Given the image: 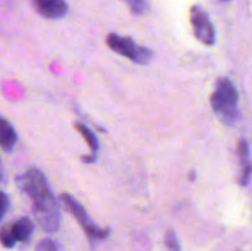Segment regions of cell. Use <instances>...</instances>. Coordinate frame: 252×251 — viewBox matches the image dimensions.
Instances as JSON below:
<instances>
[{"instance_id": "1", "label": "cell", "mask_w": 252, "mask_h": 251, "mask_svg": "<svg viewBox=\"0 0 252 251\" xmlns=\"http://www.w3.org/2000/svg\"><path fill=\"white\" fill-rule=\"evenodd\" d=\"M16 184L31 199L32 212L41 228L48 233L56 231L61 223V212L43 172L32 167L17 177Z\"/></svg>"}, {"instance_id": "2", "label": "cell", "mask_w": 252, "mask_h": 251, "mask_svg": "<svg viewBox=\"0 0 252 251\" xmlns=\"http://www.w3.org/2000/svg\"><path fill=\"white\" fill-rule=\"evenodd\" d=\"M211 106L213 112L221 123L234 126L240 118L239 93L235 85L228 78H219L211 96Z\"/></svg>"}, {"instance_id": "3", "label": "cell", "mask_w": 252, "mask_h": 251, "mask_svg": "<svg viewBox=\"0 0 252 251\" xmlns=\"http://www.w3.org/2000/svg\"><path fill=\"white\" fill-rule=\"evenodd\" d=\"M106 43L113 52L129 59L133 63L140 64V65L150 63V61L154 57V54L149 48L139 46L129 37L120 36L117 33L108 34L107 38H106Z\"/></svg>"}, {"instance_id": "4", "label": "cell", "mask_w": 252, "mask_h": 251, "mask_svg": "<svg viewBox=\"0 0 252 251\" xmlns=\"http://www.w3.org/2000/svg\"><path fill=\"white\" fill-rule=\"evenodd\" d=\"M189 19L196 38L206 46H213L216 43V30L206 10L198 5L192 6Z\"/></svg>"}, {"instance_id": "5", "label": "cell", "mask_w": 252, "mask_h": 251, "mask_svg": "<svg viewBox=\"0 0 252 251\" xmlns=\"http://www.w3.org/2000/svg\"><path fill=\"white\" fill-rule=\"evenodd\" d=\"M61 199L63 201L64 206L73 213V216L75 217L76 220H78L79 224L83 226V229L86 231V234H88L89 236L95 239H103L105 236H107L108 230L96 226L95 224L90 220V218H89L88 213H86V211L84 209V207L81 206L71 194L62 193Z\"/></svg>"}, {"instance_id": "6", "label": "cell", "mask_w": 252, "mask_h": 251, "mask_svg": "<svg viewBox=\"0 0 252 251\" xmlns=\"http://www.w3.org/2000/svg\"><path fill=\"white\" fill-rule=\"evenodd\" d=\"M239 155V184L240 186H248L251 177V157L250 145L245 138H241L238 143Z\"/></svg>"}, {"instance_id": "7", "label": "cell", "mask_w": 252, "mask_h": 251, "mask_svg": "<svg viewBox=\"0 0 252 251\" xmlns=\"http://www.w3.org/2000/svg\"><path fill=\"white\" fill-rule=\"evenodd\" d=\"M37 11L46 19H61L68 12L65 0H33Z\"/></svg>"}, {"instance_id": "8", "label": "cell", "mask_w": 252, "mask_h": 251, "mask_svg": "<svg viewBox=\"0 0 252 251\" xmlns=\"http://www.w3.org/2000/svg\"><path fill=\"white\" fill-rule=\"evenodd\" d=\"M7 229H9L15 243H17V241L22 243V241L29 240L30 236H31L32 231H33V223L29 217H22V218L14 221L11 225L7 226Z\"/></svg>"}, {"instance_id": "9", "label": "cell", "mask_w": 252, "mask_h": 251, "mask_svg": "<svg viewBox=\"0 0 252 251\" xmlns=\"http://www.w3.org/2000/svg\"><path fill=\"white\" fill-rule=\"evenodd\" d=\"M17 140L16 132H15L14 127L10 125V122L5 118L0 116V147L5 150L9 152L14 148L15 143Z\"/></svg>"}, {"instance_id": "10", "label": "cell", "mask_w": 252, "mask_h": 251, "mask_svg": "<svg viewBox=\"0 0 252 251\" xmlns=\"http://www.w3.org/2000/svg\"><path fill=\"white\" fill-rule=\"evenodd\" d=\"M74 127H75V129L83 135L84 140H85L86 144L89 145V148H90V150L93 152V154H96L98 148H100V144H98V139L95 135V133H94L88 126H85L84 123H80V122H76Z\"/></svg>"}, {"instance_id": "11", "label": "cell", "mask_w": 252, "mask_h": 251, "mask_svg": "<svg viewBox=\"0 0 252 251\" xmlns=\"http://www.w3.org/2000/svg\"><path fill=\"white\" fill-rule=\"evenodd\" d=\"M125 2L135 15H143L148 10V0H125Z\"/></svg>"}, {"instance_id": "12", "label": "cell", "mask_w": 252, "mask_h": 251, "mask_svg": "<svg viewBox=\"0 0 252 251\" xmlns=\"http://www.w3.org/2000/svg\"><path fill=\"white\" fill-rule=\"evenodd\" d=\"M165 243H166V248L169 251H180L179 240L175 234V231L169 230L165 235Z\"/></svg>"}, {"instance_id": "13", "label": "cell", "mask_w": 252, "mask_h": 251, "mask_svg": "<svg viewBox=\"0 0 252 251\" xmlns=\"http://www.w3.org/2000/svg\"><path fill=\"white\" fill-rule=\"evenodd\" d=\"M0 241H1V244L5 248H12V246L16 244L14 239H12L7 226H5V228H2L1 230H0Z\"/></svg>"}, {"instance_id": "14", "label": "cell", "mask_w": 252, "mask_h": 251, "mask_svg": "<svg viewBox=\"0 0 252 251\" xmlns=\"http://www.w3.org/2000/svg\"><path fill=\"white\" fill-rule=\"evenodd\" d=\"M9 204H10L9 196H7L5 192L0 191V221L2 220L5 213H6L7 209H9Z\"/></svg>"}, {"instance_id": "15", "label": "cell", "mask_w": 252, "mask_h": 251, "mask_svg": "<svg viewBox=\"0 0 252 251\" xmlns=\"http://www.w3.org/2000/svg\"><path fill=\"white\" fill-rule=\"evenodd\" d=\"M38 249L43 251H54L56 250V244L52 240H43L38 245Z\"/></svg>"}, {"instance_id": "16", "label": "cell", "mask_w": 252, "mask_h": 251, "mask_svg": "<svg viewBox=\"0 0 252 251\" xmlns=\"http://www.w3.org/2000/svg\"><path fill=\"white\" fill-rule=\"evenodd\" d=\"M83 160L85 162H88V164H93V162H95V160H96V154L85 155V157H83Z\"/></svg>"}, {"instance_id": "17", "label": "cell", "mask_w": 252, "mask_h": 251, "mask_svg": "<svg viewBox=\"0 0 252 251\" xmlns=\"http://www.w3.org/2000/svg\"><path fill=\"white\" fill-rule=\"evenodd\" d=\"M0 180H1V174H0Z\"/></svg>"}, {"instance_id": "18", "label": "cell", "mask_w": 252, "mask_h": 251, "mask_svg": "<svg viewBox=\"0 0 252 251\" xmlns=\"http://www.w3.org/2000/svg\"><path fill=\"white\" fill-rule=\"evenodd\" d=\"M224 1H229V0H224Z\"/></svg>"}]
</instances>
